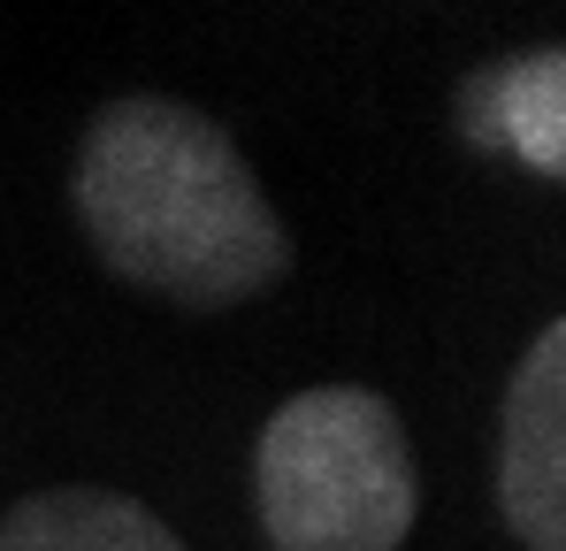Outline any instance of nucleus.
Returning <instances> with one entry per match:
<instances>
[{
	"label": "nucleus",
	"mask_w": 566,
	"mask_h": 551,
	"mask_svg": "<svg viewBox=\"0 0 566 551\" xmlns=\"http://www.w3.org/2000/svg\"><path fill=\"white\" fill-rule=\"evenodd\" d=\"M70 215L99 269L191 314L245 306L291 276V230L269 184L214 115L169 92H123L85 123Z\"/></svg>",
	"instance_id": "nucleus-1"
},
{
	"label": "nucleus",
	"mask_w": 566,
	"mask_h": 551,
	"mask_svg": "<svg viewBox=\"0 0 566 551\" xmlns=\"http://www.w3.org/2000/svg\"><path fill=\"white\" fill-rule=\"evenodd\" d=\"M253 513L269 551H398L421 521V467L398 406L368 383L283 398L253 445Z\"/></svg>",
	"instance_id": "nucleus-2"
},
{
	"label": "nucleus",
	"mask_w": 566,
	"mask_h": 551,
	"mask_svg": "<svg viewBox=\"0 0 566 551\" xmlns=\"http://www.w3.org/2000/svg\"><path fill=\"white\" fill-rule=\"evenodd\" d=\"M497 521L521 551H566V322H544L497 398Z\"/></svg>",
	"instance_id": "nucleus-3"
},
{
	"label": "nucleus",
	"mask_w": 566,
	"mask_h": 551,
	"mask_svg": "<svg viewBox=\"0 0 566 551\" xmlns=\"http://www.w3.org/2000/svg\"><path fill=\"white\" fill-rule=\"evenodd\" d=\"M0 551H185V537L107 482H54L0 513Z\"/></svg>",
	"instance_id": "nucleus-4"
},
{
	"label": "nucleus",
	"mask_w": 566,
	"mask_h": 551,
	"mask_svg": "<svg viewBox=\"0 0 566 551\" xmlns=\"http://www.w3.org/2000/svg\"><path fill=\"white\" fill-rule=\"evenodd\" d=\"M468 131L490 154H513L536 177L559 184L566 177V54L559 46H536V54L497 62L468 92Z\"/></svg>",
	"instance_id": "nucleus-5"
}]
</instances>
